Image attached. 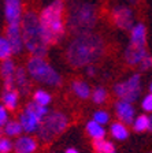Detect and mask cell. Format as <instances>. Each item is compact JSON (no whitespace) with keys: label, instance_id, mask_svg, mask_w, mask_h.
Segmentation results:
<instances>
[{"label":"cell","instance_id":"6da1fadb","mask_svg":"<svg viewBox=\"0 0 152 153\" xmlns=\"http://www.w3.org/2000/svg\"><path fill=\"white\" fill-rule=\"evenodd\" d=\"M106 52L104 40L93 32L77 34L66 49V59L73 67L92 66Z\"/></svg>","mask_w":152,"mask_h":153},{"label":"cell","instance_id":"7a4b0ae2","mask_svg":"<svg viewBox=\"0 0 152 153\" xmlns=\"http://www.w3.org/2000/svg\"><path fill=\"white\" fill-rule=\"evenodd\" d=\"M21 30H22V38L26 51L32 56L44 57L48 52L49 44L47 41L40 18L34 11H28L23 14Z\"/></svg>","mask_w":152,"mask_h":153},{"label":"cell","instance_id":"3957f363","mask_svg":"<svg viewBox=\"0 0 152 153\" xmlns=\"http://www.w3.org/2000/svg\"><path fill=\"white\" fill-rule=\"evenodd\" d=\"M64 4L62 0H54L45 6L40 13L38 18L44 29L45 37L49 45L58 44L64 38L66 26H64Z\"/></svg>","mask_w":152,"mask_h":153},{"label":"cell","instance_id":"277c9868","mask_svg":"<svg viewBox=\"0 0 152 153\" xmlns=\"http://www.w3.org/2000/svg\"><path fill=\"white\" fill-rule=\"evenodd\" d=\"M97 22V13L96 7L92 3L78 1L71 6L67 18V26L74 34H82V33L92 32V29Z\"/></svg>","mask_w":152,"mask_h":153},{"label":"cell","instance_id":"5b68a950","mask_svg":"<svg viewBox=\"0 0 152 153\" xmlns=\"http://www.w3.org/2000/svg\"><path fill=\"white\" fill-rule=\"evenodd\" d=\"M26 71L33 81L41 85L56 88L62 83L60 74L51 66L44 57L30 56L26 62Z\"/></svg>","mask_w":152,"mask_h":153},{"label":"cell","instance_id":"8992f818","mask_svg":"<svg viewBox=\"0 0 152 153\" xmlns=\"http://www.w3.org/2000/svg\"><path fill=\"white\" fill-rule=\"evenodd\" d=\"M70 119L64 112L62 111H49V114L43 119L41 126L37 131L38 140L44 143H49L58 138L69 127Z\"/></svg>","mask_w":152,"mask_h":153},{"label":"cell","instance_id":"52a82bcc","mask_svg":"<svg viewBox=\"0 0 152 153\" xmlns=\"http://www.w3.org/2000/svg\"><path fill=\"white\" fill-rule=\"evenodd\" d=\"M114 93L119 100L134 102L141 93V78L139 74H133L129 79L115 83Z\"/></svg>","mask_w":152,"mask_h":153},{"label":"cell","instance_id":"ba28073f","mask_svg":"<svg viewBox=\"0 0 152 153\" xmlns=\"http://www.w3.org/2000/svg\"><path fill=\"white\" fill-rule=\"evenodd\" d=\"M111 18L122 30H130L134 26V14L127 6H115L111 11Z\"/></svg>","mask_w":152,"mask_h":153},{"label":"cell","instance_id":"9c48e42d","mask_svg":"<svg viewBox=\"0 0 152 153\" xmlns=\"http://www.w3.org/2000/svg\"><path fill=\"white\" fill-rule=\"evenodd\" d=\"M18 120L23 128V133L33 135V134H36L38 131V128L41 126L43 119L40 116H37L32 109H29L28 107H25V109H22V112L19 114Z\"/></svg>","mask_w":152,"mask_h":153},{"label":"cell","instance_id":"30bf717a","mask_svg":"<svg viewBox=\"0 0 152 153\" xmlns=\"http://www.w3.org/2000/svg\"><path fill=\"white\" fill-rule=\"evenodd\" d=\"M6 37L8 40L10 45L13 48V53L19 55L25 49L22 38V30H21V23H10L6 29Z\"/></svg>","mask_w":152,"mask_h":153},{"label":"cell","instance_id":"8fae6325","mask_svg":"<svg viewBox=\"0 0 152 153\" xmlns=\"http://www.w3.org/2000/svg\"><path fill=\"white\" fill-rule=\"evenodd\" d=\"M4 15L7 25L10 23H21L23 18L22 0H4Z\"/></svg>","mask_w":152,"mask_h":153},{"label":"cell","instance_id":"7c38bea8","mask_svg":"<svg viewBox=\"0 0 152 153\" xmlns=\"http://www.w3.org/2000/svg\"><path fill=\"white\" fill-rule=\"evenodd\" d=\"M38 149V140L30 134H22L14 141L15 153H36Z\"/></svg>","mask_w":152,"mask_h":153},{"label":"cell","instance_id":"4fadbf2b","mask_svg":"<svg viewBox=\"0 0 152 153\" xmlns=\"http://www.w3.org/2000/svg\"><path fill=\"white\" fill-rule=\"evenodd\" d=\"M115 115L119 122L125 124H130L133 123L136 114H134V108L132 102L125 101V100H118L115 102Z\"/></svg>","mask_w":152,"mask_h":153},{"label":"cell","instance_id":"5bb4252c","mask_svg":"<svg viewBox=\"0 0 152 153\" xmlns=\"http://www.w3.org/2000/svg\"><path fill=\"white\" fill-rule=\"evenodd\" d=\"M148 56L145 48H139V47H133V45H127V48L125 49V60L127 64L130 66H137L141 64V62Z\"/></svg>","mask_w":152,"mask_h":153},{"label":"cell","instance_id":"9a60e30c","mask_svg":"<svg viewBox=\"0 0 152 153\" xmlns=\"http://www.w3.org/2000/svg\"><path fill=\"white\" fill-rule=\"evenodd\" d=\"M14 81H15V88H18V93H21L22 96H26L30 92V76H29L26 68L16 67Z\"/></svg>","mask_w":152,"mask_h":153},{"label":"cell","instance_id":"2e32d148","mask_svg":"<svg viewBox=\"0 0 152 153\" xmlns=\"http://www.w3.org/2000/svg\"><path fill=\"white\" fill-rule=\"evenodd\" d=\"M130 45L139 48H145L147 44V29L143 23H136L130 29Z\"/></svg>","mask_w":152,"mask_h":153},{"label":"cell","instance_id":"e0dca14e","mask_svg":"<svg viewBox=\"0 0 152 153\" xmlns=\"http://www.w3.org/2000/svg\"><path fill=\"white\" fill-rule=\"evenodd\" d=\"M85 130L88 133V135L92 138L93 141L96 140H103L106 137V128L103 124L97 123L96 120H88L86 122V126H85Z\"/></svg>","mask_w":152,"mask_h":153},{"label":"cell","instance_id":"ac0fdd59","mask_svg":"<svg viewBox=\"0 0 152 153\" xmlns=\"http://www.w3.org/2000/svg\"><path fill=\"white\" fill-rule=\"evenodd\" d=\"M71 92H73L79 100H86L92 94V90H91L89 85L85 81H81V79H76L71 82Z\"/></svg>","mask_w":152,"mask_h":153},{"label":"cell","instance_id":"d6986e66","mask_svg":"<svg viewBox=\"0 0 152 153\" xmlns=\"http://www.w3.org/2000/svg\"><path fill=\"white\" fill-rule=\"evenodd\" d=\"M1 101L3 105L8 111H15L19 105V93L18 90L11 89V90H4L3 96H1Z\"/></svg>","mask_w":152,"mask_h":153},{"label":"cell","instance_id":"ffe728a7","mask_svg":"<svg viewBox=\"0 0 152 153\" xmlns=\"http://www.w3.org/2000/svg\"><path fill=\"white\" fill-rule=\"evenodd\" d=\"M3 133L8 138H18L19 135H22L23 128L18 119H10L6 123V126L3 127Z\"/></svg>","mask_w":152,"mask_h":153},{"label":"cell","instance_id":"44dd1931","mask_svg":"<svg viewBox=\"0 0 152 153\" xmlns=\"http://www.w3.org/2000/svg\"><path fill=\"white\" fill-rule=\"evenodd\" d=\"M110 133L111 135L118 141H124L127 138L129 135V130H127L126 124L122 123V122H115L110 126Z\"/></svg>","mask_w":152,"mask_h":153},{"label":"cell","instance_id":"7402d4cb","mask_svg":"<svg viewBox=\"0 0 152 153\" xmlns=\"http://www.w3.org/2000/svg\"><path fill=\"white\" fill-rule=\"evenodd\" d=\"M16 67L14 60L11 59H6V60H1V64H0V75L3 76V81L6 79H13L14 75H15Z\"/></svg>","mask_w":152,"mask_h":153},{"label":"cell","instance_id":"603a6c76","mask_svg":"<svg viewBox=\"0 0 152 153\" xmlns=\"http://www.w3.org/2000/svg\"><path fill=\"white\" fill-rule=\"evenodd\" d=\"M33 101L43 105V107H48L52 102V96L44 89H37L33 93Z\"/></svg>","mask_w":152,"mask_h":153},{"label":"cell","instance_id":"cb8c5ba5","mask_svg":"<svg viewBox=\"0 0 152 153\" xmlns=\"http://www.w3.org/2000/svg\"><path fill=\"white\" fill-rule=\"evenodd\" d=\"M93 148L96 149L97 153H115L114 143L110 142V141H106L104 138L93 141Z\"/></svg>","mask_w":152,"mask_h":153},{"label":"cell","instance_id":"d4e9b609","mask_svg":"<svg viewBox=\"0 0 152 153\" xmlns=\"http://www.w3.org/2000/svg\"><path fill=\"white\" fill-rule=\"evenodd\" d=\"M13 53V48L10 45L7 37H3L0 36V60H6V59H10V56Z\"/></svg>","mask_w":152,"mask_h":153},{"label":"cell","instance_id":"484cf974","mask_svg":"<svg viewBox=\"0 0 152 153\" xmlns=\"http://www.w3.org/2000/svg\"><path fill=\"white\" fill-rule=\"evenodd\" d=\"M133 128L137 133H141V131L148 130V124H149V118L147 115H139L136 116L133 120Z\"/></svg>","mask_w":152,"mask_h":153},{"label":"cell","instance_id":"4316f807","mask_svg":"<svg viewBox=\"0 0 152 153\" xmlns=\"http://www.w3.org/2000/svg\"><path fill=\"white\" fill-rule=\"evenodd\" d=\"M107 90L104 89V88H101V86H99V88H95V90L92 92V94H91V99H92V101L95 102V104H104L106 100H107Z\"/></svg>","mask_w":152,"mask_h":153},{"label":"cell","instance_id":"83f0119b","mask_svg":"<svg viewBox=\"0 0 152 153\" xmlns=\"http://www.w3.org/2000/svg\"><path fill=\"white\" fill-rule=\"evenodd\" d=\"M26 107H28L29 109H32V111L34 112L37 116H40L41 119H44L45 116L49 114V109H48V107H43V105H40V104H37V102H34L33 100H32V101H29Z\"/></svg>","mask_w":152,"mask_h":153},{"label":"cell","instance_id":"f1b7e54d","mask_svg":"<svg viewBox=\"0 0 152 153\" xmlns=\"http://www.w3.org/2000/svg\"><path fill=\"white\" fill-rule=\"evenodd\" d=\"M11 150H14V142L11 141V138L0 137V153H10Z\"/></svg>","mask_w":152,"mask_h":153},{"label":"cell","instance_id":"f546056e","mask_svg":"<svg viewBox=\"0 0 152 153\" xmlns=\"http://www.w3.org/2000/svg\"><path fill=\"white\" fill-rule=\"evenodd\" d=\"M93 120H96L97 123L100 124H107L108 120H110V115H108L107 111H103V109H99V111H96L95 114H93Z\"/></svg>","mask_w":152,"mask_h":153},{"label":"cell","instance_id":"4dcf8cb0","mask_svg":"<svg viewBox=\"0 0 152 153\" xmlns=\"http://www.w3.org/2000/svg\"><path fill=\"white\" fill-rule=\"evenodd\" d=\"M10 120V114H8V109L4 107L3 104L0 105V127H4L6 123Z\"/></svg>","mask_w":152,"mask_h":153},{"label":"cell","instance_id":"1f68e13d","mask_svg":"<svg viewBox=\"0 0 152 153\" xmlns=\"http://www.w3.org/2000/svg\"><path fill=\"white\" fill-rule=\"evenodd\" d=\"M141 107H143L144 111L152 112V93L147 94L145 97L143 99V101H141Z\"/></svg>","mask_w":152,"mask_h":153},{"label":"cell","instance_id":"d6a6232c","mask_svg":"<svg viewBox=\"0 0 152 153\" xmlns=\"http://www.w3.org/2000/svg\"><path fill=\"white\" fill-rule=\"evenodd\" d=\"M151 66H152V57L151 56H147L145 59L141 62V64H140V67H141L143 70H147V68H149Z\"/></svg>","mask_w":152,"mask_h":153},{"label":"cell","instance_id":"836d02e7","mask_svg":"<svg viewBox=\"0 0 152 153\" xmlns=\"http://www.w3.org/2000/svg\"><path fill=\"white\" fill-rule=\"evenodd\" d=\"M86 75H88V76H95L96 75L95 66H88V67H86Z\"/></svg>","mask_w":152,"mask_h":153},{"label":"cell","instance_id":"e575fe53","mask_svg":"<svg viewBox=\"0 0 152 153\" xmlns=\"http://www.w3.org/2000/svg\"><path fill=\"white\" fill-rule=\"evenodd\" d=\"M64 153H79V152L76 149V148H69V149L64 150Z\"/></svg>","mask_w":152,"mask_h":153},{"label":"cell","instance_id":"d590c367","mask_svg":"<svg viewBox=\"0 0 152 153\" xmlns=\"http://www.w3.org/2000/svg\"><path fill=\"white\" fill-rule=\"evenodd\" d=\"M148 130L152 131V116H149V124H148Z\"/></svg>","mask_w":152,"mask_h":153},{"label":"cell","instance_id":"8d00e7d4","mask_svg":"<svg viewBox=\"0 0 152 153\" xmlns=\"http://www.w3.org/2000/svg\"><path fill=\"white\" fill-rule=\"evenodd\" d=\"M149 90H151V93H152V82H151V85H149Z\"/></svg>","mask_w":152,"mask_h":153},{"label":"cell","instance_id":"74e56055","mask_svg":"<svg viewBox=\"0 0 152 153\" xmlns=\"http://www.w3.org/2000/svg\"><path fill=\"white\" fill-rule=\"evenodd\" d=\"M130 1H132V3H137V0H130Z\"/></svg>","mask_w":152,"mask_h":153},{"label":"cell","instance_id":"f35d334b","mask_svg":"<svg viewBox=\"0 0 152 153\" xmlns=\"http://www.w3.org/2000/svg\"><path fill=\"white\" fill-rule=\"evenodd\" d=\"M51 153H55V152H51Z\"/></svg>","mask_w":152,"mask_h":153}]
</instances>
